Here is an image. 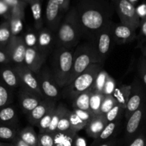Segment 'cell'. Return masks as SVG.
Wrapping results in <instances>:
<instances>
[{"mask_svg":"<svg viewBox=\"0 0 146 146\" xmlns=\"http://www.w3.org/2000/svg\"><path fill=\"white\" fill-rule=\"evenodd\" d=\"M74 146H87L86 141L84 138L77 135L74 142Z\"/></svg>","mask_w":146,"mask_h":146,"instance_id":"48","label":"cell"},{"mask_svg":"<svg viewBox=\"0 0 146 146\" xmlns=\"http://www.w3.org/2000/svg\"><path fill=\"white\" fill-rule=\"evenodd\" d=\"M36 76L44 97L56 102V100L60 98L59 86L57 85L51 69L48 67H42Z\"/></svg>","mask_w":146,"mask_h":146,"instance_id":"10","label":"cell"},{"mask_svg":"<svg viewBox=\"0 0 146 146\" xmlns=\"http://www.w3.org/2000/svg\"><path fill=\"white\" fill-rule=\"evenodd\" d=\"M37 146H38V145H37Z\"/></svg>","mask_w":146,"mask_h":146,"instance_id":"55","label":"cell"},{"mask_svg":"<svg viewBox=\"0 0 146 146\" xmlns=\"http://www.w3.org/2000/svg\"><path fill=\"white\" fill-rule=\"evenodd\" d=\"M47 56L35 48H28L26 51L24 64L36 75L42 68Z\"/></svg>","mask_w":146,"mask_h":146,"instance_id":"16","label":"cell"},{"mask_svg":"<svg viewBox=\"0 0 146 146\" xmlns=\"http://www.w3.org/2000/svg\"><path fill=\"white\" fill-rule=\"evenodd\" d=\"M70 111H71L68 110V108H66L65 110V111L63 113L62 116L61 117V119H60L59 122H58L56 132H69V131H73L71 130V123H70L69 120Z\"/></svg>","mask_w":146,"mask_h":146,"instance_id":"37","label":"cell"},{"mask_svg":"<svg viewBox=\"0 0 146 146\" xmlns=\"http://www.w3.org/2000/svg\"><path fill=\"white\" fill-rule=\"evenodd\" d=\"M18 136L29 146L38 145V135L31 126H27L19 131Z\"/></svg>","mask_w":146,"mask_h":146,"instance_id":"27","label":"cell"},{"mask_svg":"<svg viewBox=\"0 0 146 146\" xmlns=\"http://www.w3.org/2000/svg\"><path fill=\"white\" fill-rule=\"evenodd\" d=\"M105 95L96 92H92L90 98V111L94 115H100L101 106L104 101Z\"/></svg>","mask_w":146,"mask_h":146,"instance_id":"29","label":"cell"},{"mask_svg":"<svg viewBox=\"0 0 146 146\" xmlns=\"http://www.w3.org/2000/svg\"><path fill=\"white\" fill-rule=\"evenodd\" d=\"M121 142H122V140H118V138H115L97 146H120Z\"/></svg>","mask_w":146,"mask_h":146,"instance_id":"46","label":"cell"},{"mask_svg":"<svg viewBox=\"0 0 146 146\" xmlns=\"http://www.w3.org/2000/svg\"><path fill=\"white\" fill-rule=\"evenodd\" d=\"M116 12L121 24L136 31L141 25V18L137 9L129 0H119L115 3Z\"/></svg>","mask_w":146,"mask_h":146,"instance_id":"9","label":"cell"},{"mask_svg":"<svg viewBox=\"0 0 146 146\" xmlns=\"http://www.w3.org/2000/svg\"><path fill=\"white\" fill-rule=\"evenodd\" d=\"M70 0H48L45 11V24L46 27L55 33L64 19L69 6Z\"/></svg>","mask_w":146,"mask_h":146,"instance_id":"7","label":"cell"},{"mask_svg":"<svg viewBox=\"0 0 146 146\" xmlns=\"http://www.w3.org/2000/svg\"><path fill=\"white\" fill-rule=\"evenodd\" d=\"M125 110L121 106L117 104L109 112L105 115L106 121L108 123L115 122V121H121V118L125 115Z\"/></svg>","mask_w":146,"mask_h":146,"instance_id":"34","label":"cell"},{"mask_svg":"<svg viewBox=\"0 0 146 146\" xmlns=\"http://www.w3.org/2000/svg\"><path fill=\"white\" fill-rule=\"evenodd\" d=\"M128 146H146V135L144 133L138 135Z\"/></svg>","mask_w":146,"mask_h":146,"instance_id":"44","label":"cell"},{"mask_svg":"<svg viewBox=\"0 0 146 146\" xmlns=\"http://www.w3.org/2000/svg\"><path fill=\"white\" fill-rule=\"evenodd\" d=\"M27 48V46L23 37L12 36L5 50L9 56L11 62L18 65L24 64Z\"/></svg>","mask_w":146,"mask_h":146,"instance_id":"13","label":"cell"},{"mask_svg":"<svg viewBox=\"0 0 146 146\" xmlns=\"http://www.w3.org/2000/svg\"><path fill=\"white\" fill-rule=\"evenodd\" d=\"M140 32L138 36V47L141 48L143 56L146 57V16L141 20Z\"/></svg>","mask_w":146,"mask_h":146,"instance_id":"35","label":"cell"},{"mask_svg":"<svg viewBox=\"0 0 146 146\" xmlns=\"http://www.w3.org/2000/svg\"><path fill=\"white\" fill-rule=\"evenodd\" d=\"M69 120L70 123H71V130L74 132L78 133V131L86 128V123L84 122L74 111H70Z\"/></svg>","mask_w":146,"mask_h":146,"instance_id":"36","label":"cell"},{"mask_svg":"<svg viewBox=\"0 0 146 146\" xmlns=\"http://www.w3.org/2000/svg\"><path fill=\"white\" fill-rule=\"evenodd\" d=\"M116 83H115V79L109 76L107 82L106 84L105 87L104 89V93L103 94L105 96H111L113 95L115 91V88H116Z\"/></svg>","mask_w":146,"mask_h":146,"instance_id":"43","label":"cell"},{"mask_svg":"<svg viewBox=\"0 0 146 146\" xmlns=\"http://www.w3.org/2000/svg\"><path fill=\"white\" fill-rule=\"evenodd\" d=\"M113 41L117 44H123L132 42L137 38L136 31L123 24H115L113 31Z\"/></svg>","mask_w":146,"mask_h":146,"instance_id":"17","label":"cell"},{"mask_svg":"<svg viewBox=\"0 0 146 146\" xmlns=\"http://www.w3.org/2000/svg\"><path fill=\"white\" fill-rule=\"evenodd\" d=\"M14 68L19 77L21 87L38 94L43 98H46L40 88L36 76L34 72L24 64L15 65Z\"/></svg>","mask_w":146,"mask_h":146,"instance_id":"12","label":"cell"},{"mask_svg":"<svg viewBox=\"0 0 146 146\" xmlns=\"http://www.w3.org/2000/svg\"><path fill=\"white\" fill-rule=\"evenodd\" d=\"M109 76L110 75L108 74V72H106L105 70L101 69V71L97 75L95 81L94 83V85H93L92 88H91L92 92L103 94L104 93V87H105V85L106 84L107 80H108Z\"/></svg>","mask_w":146,"mask_h":146,"instance_id":"31","label":"cell"},{"mask_svg":"<svg viewBox=\"0 0 146 146\" xmlns=\"http://www.w3.org/2000/svg\"><path fill=\"white\" fill-rule=\"evenodd\" d=\"M115 24L113 21H111L96 36L92 42L94 48L96 57V64H102L108 57L111 49L112 41H113V31Z\"/></svg>","mask_w":146,"mask_h":146,"instance_id":"6","label":"cell"},{"mask_svg":"<svg viewBox=\"0 0 146 146\" xmlns=\"http://www.w3.org/2000/svg\"><path fill=\"white\" fill-rule=\"evenodd\" d=\"M117 104L116 100L115 99L113 95L105 96L102 106H101L100 115H105L108 112H109L114 106Z\"/></svg>","mask_w":146,"mask_h":146,"instance_id":"39","label":"cell"},{"mask_svg":"<svg viewBox=\"0 0 146 146\" xmlns=\"http://www.w3.org/2000/svg\"><path fill=\"white\" fill-rule=\"evenodd\" d=\"M92 91L91 89L82 93L72 101V106L74 110L90 111V98Z\"/></svg>","mask_w":146,"mask_h":146,"instance_id":"26","label":"cell"},{"mask_svg":"<svg viewBox=\"0 0 146 146\" xmlns=\"http://www.w3.org/2000/svg\"><path fill=\"white\" fill-rule=\"evenodd\" d=\"M11 143H12L13 146H29L28 144H27L25 142H24V141H23L19 136H17V138Z\"/></svg>","mask_w":146,"mask_h":146,"instance_id":"50","label":"cell"},{"mask_svg":"<svg viewBox=\"0 0 146 146\" xmlns=\"http://www.w3.org/2000/svg\"><path fill=\"white\" fill-rule=\"evenodd\" d=\"M82 38L92 42L111 21L113 7L104 0H82L76 7Z\"/></svg>","mask_w":146,"mask_h":146,"instance_id":"1","label":"cell"},{"mask_svg":"<svg viewBox=\"0 0 146 146\" xmlns=\"http://www.w3.org/2000/svg\"><path fill=\"white\" fill-rule=\"evenodd\" d=\"M12 91L4 83L0 81V109L9 106L13 101Z\"/></svg>","mask_w":146,"mask_h":146,"instance_id":"30","label":"cell"},{"mask_svg":"<svg viewBox=\"0 0 146 146\" xmlns=\"http://www.w3.org/2000/svg\"><path fill=\"white\" fill-rule=\"evenodd\" d=\"M92 64H96L95 52L92 44L87 41L85 44L78 46L74 51L72 72L67 86Z\"/></svg>","mask_w":146,"mask_h":146,"instance_id":"5","label":"cell"},{"mask_svg":"<svg viewBox=\"0 0 146 146\" xmlns=\"http://www.w3.org/2000/svg\"><path fill=\"white\" fill-rule=\"evenodd\" d=\"M66 108V107L62 104H59L58 105L56 106V107L55 108V111H54V115H53L51 123H50L49 126L47 128L46 131L45 133H48L50 134H54L56 132L58 122H59L60 119H61V117L62 116L63 113H64V112L65 111V110Z\"/></svg>","mask_w":146,"mask_h":146,"instance_id":"28","label":"cell"},{"mask_svg":"<svg viewBox=\"0 0 146 146\" xmlns=\"http://www.w3.org/2000/svg\"><path fill=\"white\" fill-rule=\"evenodd\" d=\"M12 37L9 21H7L0 26V48L5 49Z\"/></svg>","mask_w":146,"mask_h":146,"instance_id":"32","label":"cell"},{"mask_svg":"<svg viewBox=\"0 0 146 146\" xmlns=\"http://www.w3.org/2000/svg\"><path fill=\"white\" fill-rule=\"evenodd\" d=\"M18 96L21 109L27 115L32 111L37 106L39 105L43 100L45 99L38 94L22 87H20Z\"/></svg>","mask_w":146,"mask_h":146,"instance_id":"15","label":"cell"},{"mask_svg":"<svg viewBox=\"0 0 146 146\" xmlns=\"http://www.w3.org/2000/svg\"><path fill=\"white\" fill-rule=\"evenodd\" d=\"M18 134L17 127L0 124V139L12 142L18 136Z\"/></svg>","mask_w":146,"mask_h":146,"instance_id":"33","label":"cell"},{"mask_svg":"<svg viewBox=\"0 0 146 146\" xmlns=\"http://www.w3.org/2000/svg\"><path fill=\"white\" fill-rule=\"evenodd\" d=\"M103 69L102 64H92L72 82L64 87V96L73 100L78 95L91 89L98 73Z\"/></svg>","mask_w":146,"mask_h":146,"instance_id":"4","label":"cell"},{"mask_svg":"<svg viewBox=\"0 0 146 146\" xmlns=\"http://www.w3.org/2000/svg\"><path fill=\"white\" fill-rule=\"evenodd\" d=\"M0 146H13L11 143H3L0 142Z\"/></svg>","mask_w":146,"mask_h":146,"instance_id":"51","label":"cell"},{"mask_svg":"<svg viewBox=\"0 0 146 146\" xmlns=\"http://www.w3.org/2000/svg\"><path fill=\"white\" fill-rule=\"evenodd\" d=\"M129 1H131V3H133V4H134V2H135V1H137V0H129Z\"/></svg>","mask_w":146,"mask_h":146,"instance_id":"53","label":"cell"},{"mask_svg":"<svg viewBox=\"0 0 146 146\" xmlns=\"http://www.w3.org/2000/svg\"><path fill=\"white\" fill-rule=\"evenodd\" d=\"M77 133L69 132H56L53 134L54 141V146H74V142Z\"/></svg>","mask_w":146,"mask_h":146,"instance_id":"23","label":"cell"},{"mask_svg":"<svg viewBox=\"0 0 146 146\" xmlns=\"http://www.w3.org/2000/svg\"><path fill=\"white\" fill-rule=\"evenodd\" d=\"M11 62L10 57L5 49L0 48V64H8Z\"/></svg>","mask_w":146,"mask_h":146,"instance_id":"45","label":"cell"},{"mask_svg":"<svg viewBox=\"0 0 146 146\" xmlns=\"http://www.w3.org/2000/svg\"><path fill=\"white\" fill-rule=\"evenodd\" d=\"M31 10L34 21V29L36 31L44 28V19L41 14V5L40 0H31L30 2Z\"/></svg>","mask_w":146,"mask_h":146,"instance_id":"25","label":"cell"},{"mask_svg":"<svg viewBox=\"0 0 146 146\" xmlns=\"http://www.w3.org/2000/svg\"><path fill=\"white\" fill-rule=\"evenodd\" d=\"M146 102L145 89L141 81L135 78L131 84V91L125 111V119L128 120L131 115Z\"/></svg>","mask_w":146,"mask_h":146,"instance_id":"11","label":"cell"},{"mask_svg":"<svg viewBox=\"0 0 146 146\" xmlns=\"http://www.w3.org/2000/svg\"><path fill=\"white\" fill-rule=\"evenodd\" d=\"M112 1H113V2H114V4H115V2H117V1H119V0H112Z\"/></svg>","mask_w":146,"mask_h":146,"instance_id":"54","label":"cell"},{"mask_svg":"<svg viewBox=\"0 0 146 146\" xmlns=\"http://www.w3.org/2000/svg\"><path fill=\"white\" fill-rule=\"evenodd\" d=\"M146 123V102L126 120L123 141L129 145L135 138L141 133Z\"/></svg>","mask_w":146,"mask_h":146,"instance_id":"8","label":"cell"},{"mask_svg":"<svg viewBox=\"0 0 146 146\" xmlns=\"http://www.w3.org/2000/svg\"><path fill=\"white\" fill-rule=\"evenodd\" d=\"M23 1H24V3H29L30 4V2H31V0H23Z\"/></svg>","mask_w":146,"mask_h":146,"instance_id":"52","label":"cell"},{"mask_svg":"<svg viewBox=\"0 0 146 146\" xmlns=\"http://www.w3.org/2000/svg\"><path fill=\"white\" fill-rule=\"evenodd\" d=\"M56 106V102L51 100L45 98L41 101L39 105L37 106L32 111L27 115L29 122L31 125H37L40 121L52 107Z\"/></svg>","mask_w":146,"mask_h":146,"instance_id":"18","label":"cell"},{"mask_svg":"<svg viewBox=\"0 0 146 146\" xmlns=\"http://www.w3.org/2000/svg\"><path fill=\"white\" fill-rule=\"evenodd\" d=\"M56 47V39L55 33L44 27L37 31V50L46 56Z\"/></svg>","mask_w":146,"mask_h":146,"instance_id":"14","label":"cell"},{"mask_svg":"<svg viewBox=\"0 0 146 146\" xmlns=\"http://www.w3.org/2000/svg\"><path fill=\"white\" fill-rule=\"evenodd\" d=\"M131 91V85H120L116 86L115 91H114L113 96L116 100L117 104L123 107L125 110L127 106V103L128 101L130 94Z\"/></svg>","mask_w":146,"mask_h":146,"instance_id":"24","label":"cell"},{"mask_svg":"<svg viewBox=\"0 0 146 146\" xmlns=\"http://www.w3.org/2000/svg\"><path fill=\"white\" fill-rule=\"evenodd\" d=\"M18 116L15 107L7 106L0 109V124L17 127Z\"/></svg>","mask_w":146,"mask_h":146,"instance_id":"22","label":"cell"},{"mask_svg":"<svg viewBox=\"0 0 146 146\" xmlns=\"http://www.w3.org/2000/svg\"><path fill=\"white\" fill-rule=\"evenodd\" d=\"M55 34L56 47L72 49L78 45L82 35L75 7L66 14Z\"/></svg>","mask_w":146,"mask_h":146,"instance_id":"2","label":"cell"},{"mask_svg":"<svg viewBox=\"0 0 146 146\" xmlns=\"http://www.w3.org/2000/svg\"><path fill=\"white\" fill-rule=\"evenodd\" d=\"M4 1H5L7 4H8L9 7H11V8L14 7H17V6L21 5V4H24L26 3L22 2L20 0H3Z\"/></svg>","mask_w":146,"mask_h":146,"instance_id":"49","label":"cell"},{"mask_svg":"<svg viewBox=\"0 0 146 146\" xmlns=\"http://www.w3.org/2000/svg\"><path fill=\"white\" fill-rule=\"evenodd\" d=\"M56 106L52 107V108L48 111V113L44 115V118H43L42 119L38 122V123L37 124L36 126L38 127V129H39V133H45L46 131L47 128H48V126H49L50 123H51V122L53 115H54V111H55V108L56 107Z\"/></svg>","mask_w":146,"mask_h":146,"instance_id":"38","label":"cell"},{"mask_svg":"<svg viewBox=\"0 0 146 146\" xmlns=\"http://www.w3.org/2000/svg\"><path fill=\"white\" fill-rule=\"evenodd\" d=\"M38 146H54L53 134L39 133L38 135Z\"/></svg>","mask_w":146,"mask_h":146,"instance_id":"40","label":"cell"},{"mask_svg":"<svg viewBox=\"0 0 146 146\" xmlns=\"http://www.w3.org/2000/svg\"><path fill=\"white\" fill-rule=\"evenodd\" d=\"M74 51L64 47H56L51 57V73L57 85L66 86L72 72Z\"/></svg>","mask_w":146,"mask_h":146,"instance_id":"3","label":"cell"},{"mask_svg":"<svg viewBox=\"0 0 146 146\" xmlns=\"http://www.w3.org/2000/svg\"><path fill=\"white\" fill-rule=\"evenodd\" d=\"M0 79L10 89L21 87L19 77L14 66L8 64H4L0 67Z\"/></svg>","mask_w":146,"mask_h":146,"instance_id":"19","label":"cell"},{"mask_svg":"<svg viewBox=\"0 0 146 146\" xmlns=\"http://www.w3.org/2000/svg\"><path fill=\"white\" fill-rule=\"evenodd\" d=\"M138 72L141 81L146 86V57L141 56L138 63Z\"/></svg>","mask_w":146,"mask_h":146,"instance_id":"42","label":"cell"},{"mask_svg":"<svg viewBox=\"0 0 146 146\" xmlns=\"http://www.w3.org/2000/svg\"><path fill=\"white\" fill-rule=\"evenodd\" d=\"M9 6L3 0H0V15H5L9 11Z\"/></svg>","mask_w":146,"mask_h":146,"instance_id":"47","label":"cell"},{"mask_svg":"<svg viewBox=\"0 0 146 146\" xmlns=\"http://www.w3.org/2000/svg\"><path fill=\"white\" fill-rule=\"evenodd\" d=\"M24 41L28 48H35L37 47V31H29L26 33L24 37Z\"/></svg>","mask_w":146,"mask_h":146,"instance_id":"41","label":"cell"},{"mask_svg":"<svg viewBox=\"0 0 146 146\" xmlns=\"http://www.w3.org/2000/svg\"><path fill=\"white\" fill-rule=\"evenodd\" d=\"M107 124L108 122L106 120L105 115H95L86 128V132L89 137L96 139L104 131Z\"/></svg>","mask_w":146,"mask_h":146,"instance_id":"21","label":"cell"},{"mask_svg":"<svg viewBox=\"0 0 146 146\" xmlns=\"http://www.w3.org/2000/svg\"><path fill=\"white\" fill-rule=\"evenodd\" d=\"M121 121H115V122L108 123L101 132L99 136L94 139V142L92 143L91 146H97L98 145L107 142L108 141L116 138L117 135L121 130Z\"/></svg>","mask_w":146,"mask_h":146,"instance_id":"20","label":"cell"}]
</instances>
